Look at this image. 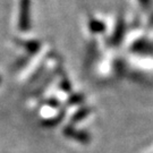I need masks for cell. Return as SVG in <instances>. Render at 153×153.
<instances>
[{
	"mask_svg": "<svg viewBox=\"0 0 153 153\" xmlns=\"http://www.w3.org/2000/svg\"><path fill=\"white\" fill-rule=\"evenodd\" d=\"M0 82H1V79H0Z\"/></svg>",
	"mask_w": 153,
	"mask_h": 153,
	"instance_id": "ba28073f",
	"label": "cell"
},
{
	"mask_svg": "<svg viewBox=\"0 0 153 153\" xmlns=\"http://www.w3.org/2000/svg\"><path fill=\"white\" fill-rule=\"evenodd\" d=\"M125 34V22L123 18H119L118 22H117V25H116L115 32L111 35L110 38V43L112 45H118L123 41V36Z\"/></svg>",
	"mask_w": 153,
	"mask_h": 153,
	"instance_id": "3957f363",
	"label": "cell"
},
{
	"mask_svg": "<svg viewBox=\"0 0 153 153\" xmlns=\"http://www.w3.org/2000/svg\"><path fill=\"white\" fill-rule=\"evenodd\" d=\"M88 26H90V30L92 33H102L105 30L104 23H102L101 21H98V19H91Z\"/></svg>",
	"mask_w": 153,
	"mask_h": 153,
	"instance_id": "5b68a950",
	"label": "cell"
},
{
	"mask_svg": "<svg viewBox=\"0 0 153 153\" xmlns=\"http://www.w3.org/2000/svg\"><path fill=\"white\" fill-rule=\"evenodd\" d=\"M30 11H31V0H21L18 25L23 32H26L30 28Z\"/></svg>",
	"mask_w": 153,
	"mask_h": 153,
	"instance_id": "6da1fadb",
	"label": "cell"
},
{
	"mask_svg": "<svg viewBox=\"0 0 153 153\" xmlns=\"http://www.w3.org/2000/svg\"><path fill=\"white\" fill-rule=\"evenodd\" d=\"M138 1H140L141 5H142L143 7H145V8H148V7L151 6V0H138Z\"/></svg>",
	"mask_w": 153,
	"mask_h": 153,
	"instance_id": "52a82bcc",
	"label": "cell"
},
{
	"mask_svg": "<svg viewBox=\"0 0 153 153\" xmlns=\"http://www.w3.org/2000/svg\"><path fill=\"white\" fill-rule=\"evenodd\" d=\"M64 134H65L67 137L69 138H73L77 142L83 143V144H88L91 141V136L90 134L86 133L84 131H78V129H75L74 127L71 126H67L64 128Z\"/></svg>",
	"mask_w": 153,
	"mask_h": 153,
	"instance_id": "7a4b0ae2",
	"label": "cell"
},
{
	"mask_svg": "<svg viewBox=\"0 0 153 153\" xmlns=\"http://www.w3.org/2000/svg\"><path fill=\"white\" fill-rule=\"evenodd\" d=\"M90 112H91V109H90V108H83V109L78 110L76 114L73 116L71 121H73V123H77V121L82 120L85 117H88Z\"/></svg>",
	"mask_w": 153,
	"mask_h": 153,
	"instance_id": "8992f818",
	"label": "cell"
},
{
	"mask_svg": "<svg viewBox=\"0 0 153 153\" xmlns=\"http://www.w3.org/2000/svg\"><path fill=\"white\" fill-rule=\"evenodd\" d=\"M131 51L134 52H141V53H151L153 52V44L145 41V40H138L131 45Z\"/></svg>",
	"mask_w": 153,
	"mask_h": 153,
	"instance_id": "277c9868",
	"label": "cell"
}]
</instances>
